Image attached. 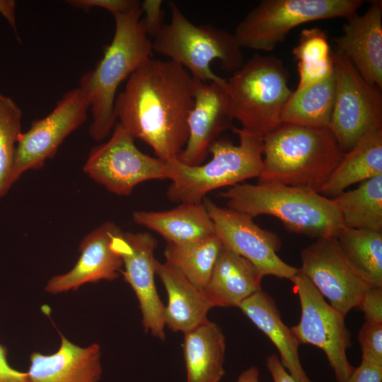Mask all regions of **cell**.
I'll use <instances>...</instances> for the list:
<instances>
[{
	"label": "cell",
	"mask_w": 382,
	"mask_h": 382,
	"mask_svg": "<svg viewBox=\"0 0 382 382\" xmlns=\"http://www.w3.org/2000/svg\"><path fill=\"white\" fill-rule=\"evenodd\" d=\"M193 77L169 59L150 58L127 79L115 102L116 120L157 158H175L188 139Z\"/></svg>",
	"instance_id": "6da1fadb"
},
{
	"label": "cell",
	"mask_w": 382,
	"mask_h": 382,
	"mask_svg": "<svg viewBox=\"0 0 382 382\" xmlns=\"http://www.w3.org/2000/svg\"><path fill=\"white\" fill-rule=\"evenodd\" d=\"M140 3L112 15L115 33L103 57L83 74L78 87L91 112L89 134L96 141L107 138L116 124L115 102L125 79L151 58L152 42L141 23Z\"/></svg>",
	"instance_id": "7a4b0ae2"
},
{
	"label": "cell",
	"mask_w": 382,
	"mask_h": 382,
	"mask_svg": "<svg viewBox=\"0 0 382 382\" xmlns=\"http://www.w3.org/2000/svg\"><path fill=\"white\" fill-rule=\"evenodd\" d=\"M262 141L258 183L277 182L318 193L345 154L329 127L282 123Z\"/></svg>",
	"instance_id": "3957f363"
},
{
	"label": "cell",
	"mask_w": 382,
	"mask_h": 382,
	"mask_svg": "<svg viewBox=\"0 0 382 382\" xmlns=\"http://www.w3.org/2000/svg\"><path fill=\"white\" fill-rule=\"evenodd\" d=\"M220 197L231 210L253 219L262 214L275 216L288 231L317 239L336 237L344 226L333 199L308 188L277 182L239 183Z\"/></svg>",
	"instance_id": "277c9868"
},
{
	"label": "cell",
	"mask_w": 382,
	"mask_h": 382,
	"mask_svg": "<svg viewBox=\"0 0 382 382\" xmlns=\"http://www.w3.org/2000/svg\"><path fill=\"white\" fill-rule=\"evenodd\" d=\"M231 129L239 144L219 137L209 147L212 157L206 163L188 166L177 158L166 161L171 180L167 197L171 202L201 203L212 190L258 178L263 169L262 137L242 128Z\"/></svg>",
	"instance_id": "5b68a950"
},
{
	"label": "cell",
	"mask_w": 382,
	"mask_h": 382,
	"mask_svg": "<svg viewBox=\"0 0 382 382\" xmlns=\"http://www.w3.org/2000/svg\"><path fill=\"white\" fill-rule=\"evenodd\" d=\"M289 74L279 58L255 54L226 80L233 120L242 129L264 137L282 124L292 93Z\"/></svg>",
	"instance_id": "8992f818"
},
{
	"label": "cell",
	"mask_w": 382,
	"mask_h": 382,
	"mask_svg": "<svg viewBox=\"0 0 382 382\" xmlns=\"http://www.w3.org/2000/svg\"><path fill=\"white\" fill-rule=\"evenodd\" d=\"M168 5L170 21L153 37V51L181 65L196 79L226 85V80L214 74L210 65L219 60L232 73L243 65L242 48L233 34L208 24L196 25L175 3L169 1Z\"/></svg>",
	"instance_id": "52a82bcc"
},
{
	"label": "cell",
	"mask_w": 382,
	"mask_h": 382,
	"mask_svg": "<svg viewBox=\"0 0 382 382\" xmlns=\"http://www.w3.org/2000/svg\"><path fill=\"white\" fill-rule=\"evenodd\" d=\"M362 0H262L237 25L233 35L241 48L270 52L294 28L314 21L357 13Z\"/></svg>",
	"instance_id": "ba28073f"
},
{
	"label": "cell",
	"mask_w": 382,
	"mask_h": 382,
	"mask_svg": "<svg viewBox=\"0 0 382 382\" xmlns=\"http://www.w3.org/2000/svg\"><path fill=\"white\" fill-rule=\"evenodd\" d=\"M332 57L335 98L329 128L346 153L369 132L382 128L381 88L365 80L337 51Z\"/></svg>",
	"instance_id": "9c48e42d"
},
{
	"label": "cell",
	"mask_w": 382,
	"mask_h": 382,
	"mask_svg": "<svg viewBox=\"0 0 382 382\" xmlns=\"http://www.w3.org/2000/svg\"><path fill=\"white\" fill-rule=\"evenodd\" d=\"M291 281L301 310L300 320L290 328L291 332L300 344L321 349L337 382L345 381L355 369L347 357L352 341L345 316L326 301L299 269Z\"/></svg>",
	"instance_id": "30bf717a"
},
{
	"label": "cell",
	"mask_w": 382,
	"mask_h": 382,
	"mask_svg": "<svg viewBox=\"0 0 382 382\" xmlns=\"http://www.w3.org/2000/svg\"><path fill=\"white\" fill-rule=\"evenodd\" d=\"M134 138L116 123L110 138L88 154L83 171L108 191L127 196L139 183L168 179L166 162L141 151Z\"/></svg>",
	"instance_id": "8fae6325"
},
{
	"label": "cell",
	"mask_w": 382,
	"mask_h": 382,
	"mask_svg": "<svg viewBox=\"0 0 382 382\" xmlns=\"http://www.w3.org/2000/svg\"><path fill=\"white\" fill-rule=\"evenodd\" d=\"M301 259L299 271L345 316L374 286L347 260L336 237L318 238L301 250Z\"/></svg>",
	"instance_id": "7c38bea8"
},
{
	"label": "cell",
	"mask_w": 382,
	"mask_h": 382,
	"mask_svg": "<svg viewBox=\"0 0 382 382\" xmlns=\"http://www.w3.org/2000/svg\"><path fill=\"white\" fill-rule=\"evenodd\" d=\"M203 203L222 244L248 260L262 277L271 275L291 280L298 273V268L277 255L281 241L277 234L261 228L252 218L221 207L207 197Z\"/></svg>",
	"instance_id": "4fadbf2b"
},
{
	"label": "cell",
	"mask_w": 382,
	"mask_h": 382,
	"mask_svg": "<svg viewBox=\"0 0 382 382\" xmlns=\"http://www.w3.org/2000/svg\"><path fill=\"white\" fill-rule=\"evenodd\" d=\"M88 109L79 88H76L64 94L47 116L33 121L17 142L13 183L24 172L38 169L52 158L64 140L85 122Z\"/></svg>",
	"instance_id": "5bb4252c"
},
{
	"label": "cell",
	"mask_w": 382,
	"mask_h": 382,
	"mask_svg": "<svg viewBox=\"0 0 382 382\" xmlns=\"http://www.w3.org/2000/svg\"><path fill=\"white\" fill-rule=\"evenodd\" d=\"M158 242L148 232L123 233L119 250L123 261L122 273L135 293L146 332L165 340L164 307L155 284L154 250Z\"/></svg>",
	"instance_id": "9a60e30c"
},
{
	"label": "cell",
	"mask_w": 382,
	"mask_h": 382,
	"mask_svg": "<svg viewBox=\"0 0 382 382\" xmlns=\"http://www.w3.org/2000/svg\"><path fill=\"white\" fill-rule=\"evenodd\" d=\"M124 232L107 221L86 236L79 245L80 256L68 272L52 277L45 290L52 294L76 291L86 283L112 281L119 277L123 261L119 243Z\"/></svg>",
	"instance_id": "2e32d148"
},
{
	"label": "cell",
	"mask_w": 382,
	"mask_h": 382,
	"mask_svg": "<svg viewBox=\"0 0 382 382\" xmlns=\"http://www.w3.org/2000/svg\"><path fill=\"white\" fill-rule=\"evenodd\" d=\"M226 86L193 78L194 104L187 119L188 139L177 157L183 163L202 164L211 145L234 127Z\"/></svg>",
	"instance_id": "e0dca14e"
},
{
	"label": "cell",
	"mask_w": 382,
	"mask_h": 382,
	"mask_svg": "<svg viewBox=\"0 0 382 382\" xmlns=\"http://www.w3.org/2000/svg\"><path fill=\"white\" fill-rule=\"evenodd\" d=\"M335 49L368 82L382 88V1H372L362 15L346 19Z\"/></svg>",
	"instance_id": "ac0fdd59"
},
{
	"label": "cell",
	"mask_w": 382,
	"mask_h": 382,
	"mask_svg": "<svg viewBox=\"0 0 382 382\" xmlns=\"http://www.w3.org/2000/svg\"><path fill=\"white\" fill-rule=\"evenodd\" d=\"M60 335L61 344L54 353L30 354V382H98L103 373L100 345L81 347Z\"/></svg>",
	"instance_id": "d6986e66"
},
{
	"label": "cell",
	"mask_w": 382,
	"mask_h": 382,
	"mask_svg": "<svg viewBox=\"0 0 382 382\" xmlns=\"http://www.w3.org/2000/svg\"><path fill=\"white\" fill-rule=\"evenodd\" d=\"M156 274L168 295V304L164 307L166 326L174 332L185 333L209 320L207 314L214 306L204 290L166 262L156 260Z\"/></svg>",
	"instance_id": "ffe728a7"
},
{
	"label": "cell",
	"mask_w": 382,
	"mask_h": 382,
	"mask_svg": "<svg viewBox=\"0 0 382 382\" xmlns=\"http://www.w3.org/2000/svg\"><path fill=\"white\" fill-rule=\"evenodd\" d=\"M262 279L248 260L223 245L204 291L214 307H238L262 290Z\"/></svg>",
	"instance_id": "44dd1931"
},
{
	"label": "cell",
	"mask_w": 382,
	"mask_h": 382,
	"mask_svg": "<svg viewBox=\"0 0 382 382\" xmlns=\"http://www.w3.org/2000/svg\"><path fill=\"white\" fill-rule=\"evenodd\" d=\"M238 308L274 345L288 373L297 382H312L301 364L300 343L282 321L272 298L260 290L243 301Z\"/></svg>",
	"instance_id": "7402d4cb"
},
{
	"label": "cell",
	"mask_w": 382,
	"mask_h": 382,
	"mask_svg": "<svg viewBox=\"0 0 382 382\" xmlns=\"http://www.w3.org/2000/svg\"><path fill=\"white\" fill-rule=\"evenodd\" d=\"M132 217L136 224L158 233L167 243H186L216 234L203 202L180 203L167 211H135Z\"/></svg>",
	"instance_id": "603a6c76"
},
{
	"label": "cell",
	"mask_w": 382,
	"mask_h": 382,
	"mask_svg": "<svg viewBox=\"0 0 382 382\" xmlns=\"http://www.w3.org/2000/svg\"><path fill=\"white\" fill-rule=\"evenodd\" d=\"M187 382H219L225 374L226 340L215 323H204L184 333Z\"/></svg>",
	"instance_id": "cb8c5ba5"
},
{
	"label": "cell",
	"mask_w": 382,
	"mask_h": 382,
	"mask_svg": "<svg viewBox=\"0 0 382 382\" xmlns=\"http://www.w3.org/2000/svg\"><path fill=\"white\" fill-rule=\"evenodd\" d=\"M382 175V128L366 134L343 158L319 191L332 199L349 186Z\"/></svg>",
	"instance_id": "d4e9b609"
},
{
	"label": "cell",
	"mask_w": 382,
	"mask_h": 382,
	"mask_svg": "<svg viewBox=\"0 0 382 382\" xmlns=\"http://www.w3.org/2000/svg\"><path fill=\"white\" fill-rule=\"evenodd\" d=\"M335 98L334 72L325 79L292 91L282 114V122L329 127Z\"/></svg>",
	"instance_id": "484cf974"
},
{
	"label": "cell",
	"mask_w": 382,
	"mask_h": 382,
	"mask_svg": "<svg viewBox=\"0 0 382 382\" xmlns=\"http://www.w3.org/2000/svg\"><path fill=\"white\" fill-rule=\"evenodd\" d=\"M332 199L345 226L382 232V175Z\"/></svg>",
	"instance_id": "4316f807"
},
{
	"label": "cell",
	"mask_w": 382,
	"mask_h": 382,
	"mask_svg": "<svg viewBox=\"0 0 382 382\" xmlns=\"http://www.w3.org/2000/svg\"><path fill=\"white\" fill-rule=\"evenodd\" d=\"M222 245L216 234L186 243H167L164 250L166 262L195 286L204 290Z\"/></svg>",
	"instance_id": "83f0119b"
},
{
	"label": "cell",
	"mask_w": 382,
	"mask_h": 382,
	"mask_svg": "<svg viewBox=\"0 0 382 382\" xmlns=\"http://www.w3.org/2000/svg\"><path fill=\"white\" fill-rule=\"evenodd\" d=\"M336 238L351 264L372 285L382 287V232L343 226Z\"/></svg>",
	"instance_id": "f1b7e54d"
},
{
	"label": "cell",
	"mask_w": 382,
	"mask_h": 382,
	"mask_svg": "<svg viewBox=\"0 0 382 382\" xmlns=\"http://www.w3.org/2000/svg\"><path fill=\"white\" fill-rule=\"evenodd\" d=\"M292 54L297 61L299 76L297 88L320 82L334 72L328 35L319 28L302 30Z\"/></svg>",
	"instance_id": "f546056e"
},
{
	"label": "cell",
	"mask_w": 382,
	"mask_h": 382,
	"mask_svg": "<svg viewBox=\"0 0 382 382\" xmlns=\"http://www.w3.org/2000/svg\"><path fill=\"white\" fill-rule=\"evenodd\" d=\"M22 111L10 97L0 93V199L13 184L16 148L21 132Z\"/></svg>",
	"instance_id": "4dcf8cb0"
},
{
	"label": "cell",
	"mask_w": 382,
	"mask_h": 382,
	"mask_svg": "<svg viewBox=\"0 0 382 382\" xmlns=\"http://www.w3.org/2000/svg\"><path fill=\"white\" fill-rule=\"evenodd\" d=\"M358 340L362 357L382 365V323L366 320L359 331Z\"/></svg>",
	"instance_id": "1f68e13d"
},
{
	"label": "cell",
	"mask_w": 382,
	"mask_h": 382,
	"mask_svg": "<svg viewBox=\"0 0 382 382\" xmlns=\"http://www.w3.org/2000/svg\"><path fill=\"white\" fill-rule=\"evenodd\" d=\"M163 1L161 0H144L140 3L142 14L141 23L149 37H154L163 24Z\"/></svg>",
	"instance_id": "d6a6232c"
},
{
	"label": "cell",
	"mask_w": 382,
	"mask_h": 382,
	"mask_svg": "<svg viewBox=\"0 0 382 382\" xmlns=\"http://www.w3.org/2000/svg\"><path fill=\"white\" fill-rule=\"evenodd\" d=\"M357 308L364 313L366 320L382 323V287L372 286Z\"/></svg>",
	"instance_id": "836d02e7"
},
{
	"label": "cell",
	"mask_w": 382,
	"mask_h": 382,
	"mask_svg": "<svg viewBox=\"0 0 382 382\" xmlns=\"http://www.w3.org/2000/svg\"><path fill=\"white\" fill-rule=\"evenodd\" d=\"M67 2L74 7L84 10L93 7L103 8L112 15L125 12L139 4L135 0H70Z\"/></svg>",
	"instance_id": "e575fe53"
},
{
	"label": "cell",
	"mask_w": 382,
	"mask_h": 382,
	"mask_svg": "<svg viewBox=\"0 0 382 382\" xmlns=\"http://www.w3.org/2000/svg\"><path fill=\"white\" fill-rule=\"evenodd\" d=\"M344 382H382V365L361 357L360 365Z\"/></svg>",
	"instance_id": "d590c367"
},
{
	"label": "cell",
	"mask_w": 382,
	"mask_h": 382,
	"mask_svg": "<svg viewBox=\"0 0 382 382\" xmlns=\"http://www.w3.org/2000/svg\"><path fill=\"white\" fill-rule=\"evenodd\" d=\"M7 349L0 343V382H30L28 372L11 367L7 360Z\"/></svg>",
	"instance_id": "8d00e7d4"
},
{
	"label": "cell",
	"mask_w": 382,
	"mask_h": 382,
	"mask_svg": "<svg viewBox=\"0 0 382 382\" xmlns=\"http://www.w3.org/2000/svg\"><path fill=\"white\" fill-rule=\"evenodd\" d=\"M266 366L273 378V382H297L288 373L275 354L267 357Z\"/></svg>",
	"instance_id": "74e56055"
},
{
	"label": "cell",
	"mask_w": 382,
	"mask_h": 382,
	"mask_svg": "<svg viewBox=\"0 0 382 382\" xmlns=\"http://www.w3.org/2000/svg\"><path fill=\"white\" fill-rule=\"evenodd\" d=\"M16 2L12 0H0V13L9 25L16 30Z\"/></svg>",
	"instance_id": "f35d334b"
},
{
	"label": "cell",
	"mask_w": 382,
	"mask_h": 382,
	"mask_svg": "<svg viewBox=\"0 0 382 382\" xmlns=\"http://www.w3.org/2000/svg\"><path fill=\"white\" fill-rule=\"evenodd\" d=\"M259 374V369L255 366H252L241 374L237 382H260Z\"/></svg>",
	"instance_id": "ab89813d"
}]
</instances>
